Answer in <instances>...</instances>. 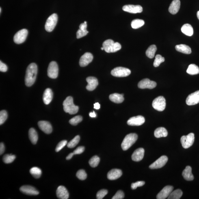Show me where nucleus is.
Instances as JSON below:
<instances>
[{
	"instance_id": "5701e85b",
	"label": "nucleus",
	"mask_w": 199,
	"mask_h": 199,
	"mask_svg": "<svg viewBox=\"0 0 199 199\" xmlns=\"http://www.w3.org/2000/svg\"><path fill=\"white\" fill-rule=\"evenodd\" d=\"M122 171L118 169H113L107 174V178L109 180H115L122 175Z\"/></svg>"
},
{
	"instance_id": "1a4fd4ad",
	"label": "nucleus",
	"mask_w": 199,
	"mask_h": 199,
	"mask_svg": "<svg viewBox=\"0 0 199 199\" xmlns=\"http://www.w3.org/2000/svg\"><path fill=\"white\" fill-rule=\"evenodd\" d=\"M58 67L55 61H52L50 63L48 68V77L52 79H56L58 75Z\"/></svg>"
},
{
	"instance_id": "412c9836",
	"label": "nucleus",
	"mask_w": 199,
	"mask_h": 199,
	"mask_svg": "<svg viewBox=\"0 0 199 199\" xmlns=\"http://www.w3.org/2000/svg\"><path fill=\"white\" fill-rule=\"evenodd\" d=\"M87 84L86 88L89 91L94 90L98 85V81L96 78L94 77H89L86 78Z\"/></svg>"
},
{
	"instance_id": "0eeeda50",
	"label": "nucleus",
	"mask_w": 199,
	"mask_h": 199,
	"mask_svg": "<svg viewBox=\"0 0 199 199\" xmlns=\"http://www.w3.org/2000/svg\"><path fill=\"white\" fill-rule=\"evenodd\" d=\"M195 140L194 133H191L187 136H183L180 139L182 146L185 149L189 148L193 145Z\"/></svg>"
},
{
	"instance_id": "6e6552de",
	"label": "nucleus",
	"mask_w": 199,
	"mask_h": 199,
	"mask_svg": "<svg viewBox=\"0 0 199 199\" xmlns=\"http://www.w3.org/2000/svg\"><path fill=\"white\" fill-rule=\"evenodd\" d=\"M131 73V70L128 68L118 67L115 68L111 72V74L117 77H125L129 76Z\"/></svg>"
},
{
	"instance_id": "58836bf2",
	"label": "nucleus",
	"mask_w": 199,
	"mask_h": 199,
	"mask_svg": "<svg viewBox=\"0 0 199 199\" xmlns=\"http://www.w3.org/2000/svg\"><path fill=\"white\" fill-rule=\"evenodd\" d=\"M16 156L14 155H8L7 154L4 156L3 160L4 162L6 164L12 163L16 159Z\"/></svg>"
},
{
	"instance_id": "c03bdc74",
	"label": "nucleus",
	"mask_w": 199,
	"mask_h": 199,
	"mask_svg": "<svg viewBox=\"0 0 199 199\" xmlns=\"http://www.w3.org/2000/svg\"><path fill=\"white\" fill-rule=\"evenodd\" d=\"M67 144V141L66 140H63L61 141L58 144L56 148L55 149V151L56 152H58L64 147Z\"/></svg>"
},
{
	"instance_id": "39448f33",
	"label": "nucleus",
	"mask_w": 199,
	"mask_h": 199,
	"mask_svg": "<svg viewBox=\"0 0 199 199\" xmlns=\"http://www.w3.org/2000/svg\"><path fill=\"white\" fill-rule=\"evenodd\" d=\"M58 20V17L56 14H52L48 18L46 22L45 29L48 32H51L54 29Z\"/></svg>"
},
{
	"instance_id": "473e14b6",
	"label": "nucleus",
	"mask_w": 199,
	"mask_h": 199,
	"mask_svg": "<svg viewBox=\"0 0 199 199\" xmlns=\"http://www.w3.org/2000/svg\"><path fill=\"white\" fill-rule=\"evenodd\" d=\"M187 72L190 75H197L199 74V68L196 65L191 64L189 66Z\"/></svg>"
},
{
	"instance_id": "a18cd8bd",
	"label": "nucleus",
	"mask_w": 199,
	"mask_h": 199,
	"mask_svg": "<svg viewBox=\"0 0 199 199\" xmlns=\"http://www.w3.org/2000/svg\"><path fill=\"white\" fill-rule=\"evenodd\" d=\"M108 192V191L105 189L98 191L97 194V198L98 199H103L107 194Z\"/></svg>"
},
{
	"instance_id": "37998d69",
	"label": "nucleus",
	"mask_w": 199,
	"mask_h": 199,
	"mask_svg": "<svg viewBox=\"0 0 199 199\" xmlns=\"http://www.w3.org/2000/svg\"><path fill=\"white\" fill-rule=\"evenodd\" d=\"M7 114L6 111L2 110L0 112V125L3 124L6 120Z\"/></svg>"
},
{
	"instance_id": "f03ea898",
	"label": "nucleus",
	"mask_w": 199,
	"mask_h": 199,
	"mask_svg": "<svg viewBox=\"0 0 199 199\" xmlns=\"http://www.w3.org/2000/svg\"><path fill=\"white\" fill-rule=\"evenodd\" d=\"M63 106L65 112L70 114H77L79 110V107L74 105L73 98L71 96H68L63 102Z\"/></svg>"
},
{
	"instance_id": "49530a36",
	"label": "nucleus",
	"mask_w": 199,
	"mask_h": 199,
	"mask_svg": "<svg viewBox=\"0 0 199 199\" xmlns=\"http://www.w3.org/2000/svg\"><path fill=\"white\" fill-rule=\"evenodd\" d=\"M89 32L87 30H82L79 29L77 31V37L78 39H79L83 38L88 34Z\"/></svg>"
},
{
	"instance_id": "ea45409f",
	"label": "nucleus",
	"mask_w": 199,
	"mask_h": 199,
	"mask_svg": "<svg viewBox=\"0 0 199 199\" xmlns=\"http://www.w3.org/2000/svg\"><path fill=\"white\" fill-rule=\"evenodd\" d=\"M165 61L164 58L160 55H157L156 56L155 61L153 63V66L155 67L159 66L160 64Z\"/></svg>"
},
{
	"instance_id": "9d476101",
	"label": "nucleus",
	"mask_w": 199,
	"mask_h": 199,
	"mask_svg": "<svg viewBox=\"0 0 199 199\" xmlns=\"http://www.w3.org/2000/svg\"><path fill=\"white\" fill-rule=\"evenodd\" d=\"M28 33L27 29H23L18 31L15 34L14 40L17 44H21L25 42Z\"/></svg>"
},
{
	"instance_id": "cd10ccee",
	"label": "nucleus",
	"mask_w": 199,
	"mask_h": 199,
	"mask_svg": "<svg viewBox=\"0 0 199 199\" xmlns=\"http://www.w3.org/2000/svg\"><path fill=\"white\" fill-rule=\"evenodd\" d=\"M176 50L182 53L189 54L191 53V50L189 46L185 44H180L175 46Z\"/></svg>"
},
{
	"instance_id": "2eb2a0df",
	"label": "nucleus",
	"mask_w": 199,
	"mask_h": 199,
	"mask_svg": "<svg viewBox=\"0 0 199 199\" xmlns=\"http://www.w3.org/2000/svg\"><path fill=\"white\" fill-rule=\"evenodd\" d=\"M145 119L144 117L138 116L132 117L127 121V123L130 126H140L144 123Z\"/></svg>"
},
{
	"instance_id": "864d4df0",
	"label": "nucleus",
	"mask_w": 199,
	"mask_h": 199,
	"mask_svg": "<svg viewBox=\"0 0 199 199\" xmlns=\"http://www.w3.org/2000/svg\"><path fill=\"white\" fill-rule=\"evenodd\" d=\"M94 109H99L100 108V105L99 103H96L94 105Z\"/></svg>"
},
{
	"instance_id": "6ab92c4d",
	"label": "nucleus",
	"mask_w": 199,
	"mask_h": 199,
	"mask_svg": "<svg viewBox=\"0 0 199 199\" xmlns=\"http://www.w3.org/2000/svg\"><path fill=\"white\" fill-rule=\"evenodd\" d=\"M38 124L40 129L45 133L48 134L52 133L53 128L49 122L46 121H41L38 122Z\"/></svg>"
},
{
	"instance_id": "3c124183",
	"label": "nucleus",
	"mask_w": 199,
	"mask_h": 199,
	"mask_svg": "<svg viewBox=\"0 0 199 199\" xmlns=\"http://www.w3.org/2000/svg\"><path fill=\"white\" fill-rule=\"evenodd\" d=\"M7 66L4 63L1 61H0V71L2 72H6L7 71Z\"/></svg>"
},
{
	"instance_id": "8fccbe9b",
	"label": "nucleus",
	"mask_w": 199,
	"mask_h": 199,
	"mask_svg": "<svg viewBox=\"0 0 199 199\" xmlns=\"http://www.w3.org/2000/svg\"><path fill=\"white\" fill-rule=\"evenodd\" d=\"M85 147L83 146H79L74 150L73 153L74 155H78L83 153L85 150Z\"/></svg>"
},
{
	"instance_id": "a878e982",
	"label": "nucleus",
	"mask_w": 199,
	"mask_h": 199,
	"mask_svg": "<svg viewBox=\"0 0 199 199\" xmlns=\"http://www.w3.org/2000/svg\"><path fill=\"white\" fill-rule=\"evenodd\" d=\"M182 176L187 181H192L194 179V176L192 173V168L190 166H187L185 167L182 173Z\"/></svg>"
},
{
	"instance_id": "4468645a",
	"label": "nucleus",
	"mask_w": 199,
	"mask_h": 199,
	"mask_svg": "<svg viewBox=\"0 0 199 199\" xmlns=\"http://www.w3.org/2000/svg\"><path fill=\"white\" fill-rule=\"evenodd\" d=\"M123 10L125 12L131 13V14H137L142 12L143 8L140 5H126L122 7Z\"/></svg>"
},
{
	"instance_id": "f8f14e48",
	"label": "nucleus",
	"mask_w": 199,
	"mask_h": 199,
	"mask_svg": "<svg viewBox=\"0 0 199 199\" xmlns=\"http://www.w3.org/2000/svg\"><path fill=\"white\" fill-rule=\"evenodd\" d=\"M168 157L165 156H162L154 163L150 165L149 168L152 169L161 168L165 165L168 161Z\"/></svg>"
},
{
	"instance_id": "f704fd0d",
	"label": "nucleus",
	"mask_w": 199,
	"mask_h": 199,
	"mask_svg": "<svg viewBox=\"0 0 199 199\" xmlns=\"http://www.w3.org/2000/svg\"><path fill=\"white\" fill-rule=\"evenodd\" d=\"M145 24L144 20L141 19H137L133 20L131 23V27L133 29H137L139 28Z\"/></svg>"
},
{
	"instance_id": "4be33fe9",
	"label": "nucleus",
	"mask_w": 199,
	"mask_h": 199,
	"mask_svg": "<svg viewBox=\"0 0 199 199\" xmlns=\"http://www.w3.org/2000/svg\"><path fill=\"white\" fill-rule=\"evenodd\" d=\"M145 150L142 148H139L136 150L132 155V159L135 161H139L144 158Z\"/></svg>"
},
{
	"instance_id": "a19ab883",
	"label": "nucleus",
	"mask_w": 199,
	"mask_h": 199,
	"mask_svg": "<svg viewBox=\"0 0 199 199\" xmlns=\"http://www.w3.org/2000/svg\"><path fill=\"white\" fill-rule=\"evenodd\" d=\"M82 120V117L80 116H78L71 119L70 120L69 122L72 125H77L79 123L81 122Z\"/></svg>"
},
{
	"instance_id": "5fc2aeb1",
	"label": "nucleus",
	"mask_w": 199,
	"mask_h": 199,
	"mask_svg": "<svg viewBox=\"0 0 199 199\" xmlns=\"http://www.w3.org/2000/svg\"><path fill=\"white\" fill-rule=\"evenodd\" d=\"M74 155V153H70L66 157V159L69 160L72 158Z\"/></svg>"
},
{
	"instance_id": "7ed1b4c3",
	"label": "nucleus",
	"mask_w": 199,
	"mask_h": 199,
	"mask_svg": "<svg viewBox=\"0 0 199 199\" xmlns=\"http://www.w3.org/2000/svg\"><path fill=\"white\" fill-rule=\"evenodd\" d=\"M103 47L106 53H113L119 51L121 46L119 43L115 42L112 40L109 39L104 42Z\"/></svg>"
},
{
	"instance_id": "aec40b11",
	"label": "nucleus",
	"mask_w": 199,
	"mask_h": 199,
	"mask_svg": "<svg viewBox=\"0 0 199 199\" xmlns=\"http://www.w3.org/2000/svg\"><path fill=\"white\" fill-rule=\"evenodd\" d=\"M57 197L61 199H67L69 197V194L66 188L63 186H59L58 188L57 192Z\"/></svg>"
},
{
	"instance_id": "9b49d317",
	"label": "nucleus",
	"mask_w": 199,
	"mask_h": 199,
	"mask_svg": "<svg viewBox=\"0 0 199 199\" xmlns=\"http://www.w3.org/2000/svg\"><path fill=\"white\" fill-rule=\"evenodd\" d=\"M157 85L156 82L150 81L148 79H145L139 82L138 87L141 89H153L155 88Z\"/></svg>"
},
{
	"instance_id": "f3484780",
	"label": "nucleus",
	"mask_w": 199,
	"mask_h": 199,
	"mask_svg": "<svg viewBox=\"0 0 199 199\" xmlns=\"http://www.w3.org/2000/svg\"><path fill=\"white\" fill-rule=\"evenodd\" d=\"M173 189L172 186L167 185L157 195V199H165L168 197Z\"/></svg>"
},
{
	"instance_id": "603ef678",
	"label": "nucleus",
	"mask_w": 199,
	"mask_h": 199,
	"mask_svg": "<svg viewBox=\"0 0 199 199\" xmlns=\"http://www.w3.org/2000/svg\"><path fill=\"white\" fill-rule=\"evenodd\" d=\"M5 147L3 143H1L0 144V155H2L5 152Z\"/></svg>"
},
{
	"instance_id": "6e6d98bb",
	"label": "nucleus",
	"mask_w": 199,
	"mask_h": 199,
	"mask_svg": "<svg viewBox=\"0 0 199 199\" xmlns=\"http://www.w3.org/2000/svg\"><path fill=\"white\" fill-rule=\"evenodd\" d=\"M89 116H90L91 117L94 118L96 117V115L94 111V112L89 113Z\"/></svg>"
},
{
	"instance_id": "13d9d810",
	"label": "nucleus",
	"mask_w": 199,
	"mask_h": 199,
	"mask_svg": "<svg viewBox=\"0 0 199 199\" xmlns=\"http://www.w3.org/2000/svg\"><path fill=\"white\" fill-rule=\"evenodd\" d=\"M101 50H104V48L103 47H101Z\"/></svg>"
},
{
	"instance_id": "4d7b16f0",
	"label": "nucleus",
	"mask_w": 199,
	"mask_h": 199,
	"mask_svg": "<svg viewBox=\"0 0 199 199\" xmlns=\"http://www.w3.org/2000/svg\"><path fill=\"white\" fill-rule=\"evenodd\" d=\"M197 18L199 20V11L197 13Z\"/></svg>"
},
{
	"instance_id": "72a5a7b5",
	"label": "nucleus",
	"mask_w": 199,
	"mask_h": 199,
	"mask_svg": "<svg viewBox=\"0 0 199 199\" xmlns=\"http://www.w3.org/2000/svg\"><path fill=\"white\" fill-rule=\"evenodd\" d=\"M183 192L180 189H176L168 197V199H179L183 195Z\"/></svg>"
},
{
	"instance_id": "2f4dec72",
	"label": "nucleus",
	"mask_w": 199,
	"mask_h": 199,
	"mask_svg": "<svg viewBox=\"0 0 199 199\" xmlns=\"http://www.w3.org/2000/svg\"><path fill=\"white\" fill-rule=\"evenodd\" d=\"M157 51V46L155 45L149 46V47L147 50L146 52V54L149 58L152 59L155 57V54Z\"/></svg>"
},
{
	"instance_id": "a211bd4d",
	"label": "nucleus",
	"mask_w": 199,
	"mask_h": 199,
	"mask_svg": "<svg viewBox=\"0 0 199 199\" xmlns=\"http://www.w3.org/2000/svg\"><path fill=\"white\" fill-rule=\"evenodd\" d=\"M20 189L24 194L30 196H36L39 194L36 189L30 185H23L20 187Z\"/></svg>"
},
{
	"instance_id": "bb28decb",
	"label": "nucleus",
	"mask_w": 199,
	"mask_h": 199,
	"mask_svg": "<svg viewBox=\"0 0 199 199\" xmlns=\"http://www.w3.org/2000/svg\"><path fill=\"white\" fill-rule=\"evenodd\" d=\"M109 98L111 101L116 103H121L124 99L123 94H119L117 93L110 95Z\"/></svg>"
},
{
	"instance_id": "b1692460",
	"label": "nucleus",
	"mask_w": 199,
	"mask_h": 199,
	"mask_svg": "<svg viewBox=\"0 0 199 199\" xmlns=\"http://www.w3.org/2000/svg\"><path fill=\"white\" fill-rule=\"evenodd\" d=\"M180 7V0H174L169 6V11L170 14H175L179 11Z\"/></svg>"
},
{
	"instance_id": "09e8293b",
	"label": "nucleus",
	"mask_w": 199,
	"mask_h": 199,
	"mask_svg": "<svg viewBox=\"0 0 199 199\" xmlns=\"http://www.w3.org/2000/svg\"><path fill=\"white\" fill-rule=\"evenodd\" d=\"M124 193L122 191H118L114 195L112 199H122L124 198Z\"/></svg>"
},
{
	"instance_id": "de8ad7c7",
	"label": "nucleus",
	"mask_w": 199,
	"mask_h": 199,
	"mask_svg": "<svg viewBox=\"0 0 199 199\" xmlns=\"http://www.w3.org/2000/svg\"><path fill=\"white\" fill-rule=\"evenodd\" d=\"M145 184V182L143 181H139L133 183L131 184V188L133 189H135L137 187L142 186Z\"/></svg>"
},
{
	"instance_id": "7c9ffc66",
	"label": "nucleus",
	"mask_w": 199,
	"mask_h": 199,
	"mask_svg": "<svg viewBox=\"0 0 199 199\" xmlns=\"http://www.w3.org/2000/svg\"><path fill=\"white\" fill-rule=\"evenodd\" d=\"M29 139L33 144H36L38 142V136L36 130L31 128L30 129L29 133Z\"/></svg>"
},
{
	"instance_id": "c9c22d12",
	"label": "nucleus",
	"mask_w": 199,
	"mask_h": 199,
	"mask_svg": "<svg viewBox=\"0 0 199 199\" xmlns=\"http://www.w3.org/2000/svg\"><path fill=\"white\" fill-rule=\"evenodd\" d=\"M30 174L36 178H39L42 174V170L38 167H33L30 171Z\"/></svg>"
},
{
	"instance_id": "20e7f679",
	"label": "nucleus",
	"mask_w": 199,
	"mask_h": 199,
	"mask_svg": "<svg viewBox=\"0 0 199 199\" xmlns=\"http://www.w3.org/2000/svg\"><path fill=\"white\" fill-rule=\"evenodd\" d=\"M137 139V135L135 133H131L126 135L125 137L121 144L122 149L126 150L129 149Z\"/></svg>"
},
{
	"instance_id": "393cba45",
	"label": "nucleus",
	"mask_w": 199,
	"mask_h": 199,
	"mask_svg": "<svg viewBox=\"0 0 199 199\" xmlns=\"http://www.w3.org/2000/svg\"><path fill=\"white\" fill-rule=\"evenodd\" d=\"M53 92L50 88H47L45 90L43 96V100L45 104L48 105L51 103L53 98Z\"/></svg>"
},
{
	"instance_id": "4c0bfd02",
	"label": "nucleus",
	"mask_w": 199,
	"mask_h": 199,
	"mask_svg": "<svg viewBox=\"0 0 199 199\" xmlns=\"http://www.w3.org/2000/svg\"><path fill=\"white\" fill-rule=\"evenodd\" d=\"M100 161V158L97 156H95L89 160V164L91 167H95L98 166Z\"/></svg>"
},
{
	"instance_id": "c756f323",
	"label": "nucleus",
	"mask_w": 199,
	"mask_h": 199,
	"mask_svg": "<svg viewBox=\"0 0 199 199\" xmlns=\"http://www.w3.org/2000/svg\"><path fill=\"white\" fill-rule=\"evenodd\" d=\"M168 135V132L165 128L159 127L156 129L154 132V135L157 138L166 137Z\"/></svg>"
},
{
	"instance_id": "ddd939ff",
	"label": "nucleus",
	"mask_w": 199,
	"mask_h": 199,
	"mask_svg": "<svg viewBox=\"0 0 199 199\" xmlns=\"http://www.w3.org/2000/svg\"><path fill=\"white\" fill-rule=\"evenodd\" d=\"M186 103L188 105H196L199 103V90L192 93L187 97Z\"/></svg>"
},
{
	"instance_id": "423d86ee",
	"label": "nucleus",
	"mask_w": 199,
	"mask_h": 199,
	"mask_svg": "<svg viewBox=\"0 0 199 199\" xmlns=\"http://www.w3.org/2000/svg\"><path fill=\"white\" fill-rule=\"evenodd\" d=\"M152 107L158 111H162L165 109L166 102L163 96H160L155 98L152 102Z\"/></svg>"
},
{
	"instance_id": "e433bc0d",
	"label": "nucleus",
	"mask_w": 199,
	"mask_h": 199,
	"mask_svg": "<svg viewBox=\"0 0 199 199\" xmlns=\"http://www.w3.org/2000/svg\"><path fill=\"white\" fill-rule=\"evenodd\" d=\"M80 139L79 135H77L73 139L67 144V147L68 148H72L75 147L78 144Z\"/></svg>"
},
{
	"instance_id": "bf43d9fd",
	"label": "nucleus",
	"mask_w": 199,
	"mask_h": 199,
	"mask_svg": "<svg viewBox=\"0 0 199 199\" xmlns=\"http://www.w3.org/2000/svg\"><path fill=\"white\" fill-rule=\"evenodd\" d=\"M0 13H1V8H0Z\"/></svg>"
},
{
	"instance_id": "79ce46f5",
	"label": "nucleus",
	"mask_w": 199,
	"mask_h": 199,
	"mask_svg": "<svg viewBox=\"0 0 199 199\" xmlns=\"http://www.w3.org/2000/svg\"><path fill=\"white\" fill-rule=\"evenodd\" d=\"M76 176H77L78 178L82 180H85L87 177L86 173L83 170H80L78 171Z\"/></svg>"
},
{
	"instance_id": "f257e3e1",
	"label": "nucleus",
	"mask_w": 199,
	"mask_h": 199,
	"mask_svg": "<svg viewBox=\"0 0 199 199\" xmlns=\"http://www.w3.org/2000/svg\"><path fill=\"white\" fill-rule=\"evenodd\" d=\"M38 70V66L35 63H31L27 67L25 77V83L27 86H31L34 83Z\"/></svg>"
},
{
	"instance_id": "c85d7f7f",
	"label": "nucleus",
	"mask_w": 199,
	"mask_h": 199,
	"mask_svg": "<svg viewBox=\"0 0 199 199\" xmlns=\"http://www.w3.org/2000/svg\"><path fill=\"white\" fill-rule=\"evenodd\" d=\"M182 32L186 35L189 36H192L194 33L193 28L189 24H186L184 25L181 28Z\"/></svg>"
},
{
	"instance_id": "dca6fc26",
	"label": "nucleus",
	"mask_w": 199,
	"mask_h": 199,
	"mask_svg": "<svg viewBox=\"0 0 199 199\" xmlns=\"http://www.w3.org/2000/svg\"><path fill=\"white\" fill-rule=\"evenodd\" d=\"M94 57L90 53H85L81 57L79 61V65L81 67L86 66L92 62Z\"/></svg>"
}]
</instances>
